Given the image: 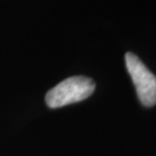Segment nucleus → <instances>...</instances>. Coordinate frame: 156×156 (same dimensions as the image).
Here are the masks:
<instances>
[{"label":"nucleus","mask_w":156,"mask_h":156,"mask_svg":"<svg viewBox=\"0 0 156 156\" xmlns=\"http://www.w3.org/2000/svg\"><path fill=\"white\" fill-rule=\"evenodd\" d=\"M95 90V82L87 76H72L48 91L45 102L49 108L57 109L88 98Z\"/></svg>","instance_id":"f257e3e1"},{"label":"nucleus","mask_w":156,"mask_h":156,"mask_svg":"<svg viewBox=\"0 0 156 156\" xmlns=\"http://www.w3.org/2000/svg\"><path fill=\"white\" fill-rule=\"evenodd\" d=\"M127 72L133 81L140 102L145 106L156 104V76L145 66V64L132 52L125 55Z\"/></svg>","instance_id":"f03ea898"}]
</instances>
